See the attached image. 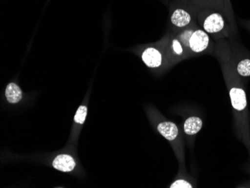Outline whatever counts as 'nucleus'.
Listing matches in <instances>:
<instances>
[{
  "label": "nucleus",
  "mask_w": 250,
  "mask_h": 188,
  "mask_svg": "<svg viewBox=\"0 0 250 188\" xmlns=\"http://www.w3.org/2000/svg\"><path fill=\"white\" fill-rule=\"evenodd\" d=\"M5 97L8 103H18L22 98V90L15 83H10L5 88Z\"/></svg>",
  "instance_id": "nucleus-8"
},
{
  "label": "nucleus",
  "mask_w": 250,
  "mask_h": 188,
  "mask_svg": "<svg viewBox=\"0 0 250 188\" xmlns=\"http://www.w3.org/2000/svg\"><path fill=\"white\" fill-rule=\"evenodd\" d=\"M191 21L192 18L189 13L181 8L175 10L171 16V22L172 24L181 29L188 26L191 23Z\"/></svg>",
  "instance_id": "nucleus-7"
},
{
  "label": "nucleus",
  "mask_w": 250,
  "mask_h": 188,
  "mask_svg": "<svg viewBox=\"0 0 250 188\" xmlns=\"http://www.w3.org/2000/svg\"><path fill=\"white\" fill-rule=\"evenodd\" d=\"M226 25L224 18L218 12L209 14L202 21L203 30L213 36L226 34Z\"/></svg>",
  "instance_id": "nucleus-2"
},
{
  "label": "nucleus",
  "mask_w": 250,
  "mask_h": 188,
  "mask_svg": "<svg viewBox=\"0 0 250 188\" xmlns=\"http://www.w3.org/2000/svg\"><path fill=\"white\" fill-rule=\"evenodd\" d=\"M170 188H194V185L189 182V179L187 178H180L176 179L173 183L171 184Z\"/></svg>",
  "instance_id": "nucleus-12"
},
{
  "label": "nucleus",
  "mask_w": 250,
  "mask_h": 188,
  "mask_svg": "<svg viewBox=\"0 0 250 188\" xmlns=\"http://www.w3.org/2000/svg\"><path fill=\"white\" fill-rule=\"evenodd\" d=\"M142 60L148 68H159L162 64L163 55L155 47H147L143 52Z\"/></svg>",
  "instance_id": "nucleus-4"
},
{
  "label": "nucleus",
  "mask_w": 250,
  "mask_h": 188,
  "mask_svg": "<svg viewBox=\"0 0 250 188\" xmlns=\"http://www.w3.org/2000/svg\"><path fill=\"white\" fill-rule=\"evenodd\" d=\"M237 74L243 77H250V59L241 60L236 67Z\"/></svg>",
  "instance_id": "nucleus-9"
},
{
  "label": "nucleus",
  "mask_w": 250,
  "mask_h": 188,
  "mask_svg": "<svg viewBox=\"0 0 250 188\" xmlns=\"http://www.w3.org/2000/svg\"><path fill=\"white\" fill-rule=\"evenodd\" d=\"M171 48H172V53L177 56V57H181L185 53V49H187L185 46L182 44L179 39H173L171 43Z\"/></svg>",
  "instance_id": "nucleus-11"
},
{
  "label": "nucleus",
  "mask_w": 250,
  "mask_h": 188,
  "mask_svg": "<svg viewBox=\"0 0 250 188\" xmlns=\"http://www.w3.org/2000/svg\"><path fill=\"white\" fill-rule=\"evenodd\" d=\"M203 121L199 116H189L184 122L183 130L185 135L193 137L202 130Z\"/></svg>",
  "instance_id": "nucleus-6"
},
{
  "label": "nucleus",
  "mask_w": 250,
  "mask_h": 188,
  "mask_svg": "<svg viewBox=\"0 0 250 188\" xmlns=\"http://www.w3.org/2000/svg\"><path fill=\"white\" fill-rule=\"evenodd\" d=\"M193 31L194 30H192V29L185 30V32H182V33L180 35L179 37H178V39H179L180 42L182 43V44H183L187 49H189V39H190L191 36H192Z\"/></svg>",
  "instance_id": "nucleus-13"
},
{
  "label": "nucleus",
  "mask_w": 250,
  "mask_h": 188,
  "mask_svg": "<svg viewBox=\"0 0 250 188\" xmlns=\"http://www.w3.org/2000/svg\"><path fill=\"white\" fill-rule=\"evenodd\" d=\"M156 127L159 134H161L172 144L178 159L181 162H183L185 161V151L181 134L178 126L172 122L165 120L159 122Z\"/></svg>",
  "instance_id": "nucleus-1"
},
{
  "label": "nucleus",
  "mask_w": 250,
  "mask_h": 188,
  "mask_svg": "<svg viewBox=\"0 0 250 188\" xmlns=\"http://www.w3.org/2000/svg\"><path fill=\"white\" fill-rule=\"evenodd\" d=\"M87 112H88V108L86 106L81 105L79 106L77 112H76L75 116H74V122L77 124L83 125L85 119H86Z\"/></svg>",
  "instance_id": "nucleus-10"
},
{
  "label": "nucleus",
  "mask_w": 250,
  "mask_h": 188,
  "mask_svg": "<svg viewBox=\"0 0 250 188\" xmlns=\"http://www.w3.org/2000/svg\"><path fill=\"white\" fill-rule=\"evenodd\" d=\"M210 44V37L206 31L196 29L192 32L189 42V50L194 53H201L207 50Z\"/></svg>",
  "instance_id": "nucleus-3"
},
{
  "label": "nucleus",
  "mask_w": 250,
  "mask_h": 188,
  "mask_svg": "<svg viewBox=\"0 0 250 188\" xmlns=\"http://www.w3.org/2000/svg\"><path fill=\"white\" fill-rule=\"evenodd\" d=\"M53 167L54 169L61 172H69L75 168V160L69 154H60L53 160Z\"/></svg>",
  "instance_id": "nucleus-5"
}]
</instances>
